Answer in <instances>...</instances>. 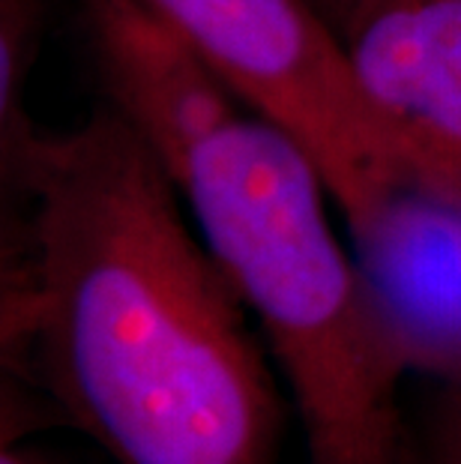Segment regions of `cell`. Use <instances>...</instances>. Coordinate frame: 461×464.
<instances>
[{
    "label": "cell",
    "mask_w": 461,
    "mask_h": 464,
    "mask_svg": "<svg viewBox=\"0 0 461 464\" xmlns=\"http://www.w3.org/2000/svg\"><path fill=\"white\" fill-rule=\"evenodd\" d=\"M31 362L114 464H276L282 392L178 186L114 108L39 130Z\"/></svg>",
    "instance_id": "1"
},
{
    "label": "cell",
    "mask_w": 461,
    "mask_h": 464,
    "mask_svg": "<svg viewBox=\"0 0 461 464\" xmlns=\"http://www.w3.org/2000/svg\"><path fill=\"white\" fill-rule=\"evenodd\" d=\"M168 177L291 390L309 464H399L414 374L309 153L243 108L195 138Z\"/></svg>",
    "instance_id": "2"
},
{
    "label": "cell",
    "mask_w": 461,
    "mask_h": 464,
    "mask_svg": "<svg viewBox=\"0 0 461 464\" xmlns=\"http://www.w3.org/2000/svg\"><path fill=\"white\" fill-rule=\"evenodd\" d=\"M234 96L315 162L348 231L405 180L351 75L341 39L306 0H144Z\"/></svg>",
    "instance_id": "3"
},
{
    "label": "cell",
    "mask_w": 461,
    "mask_h": 464,
    "mask_svg": "<svg viewBox=\"0 0 461 464\" xmlns=\"http://www.w3.org/2000/svg\"><path fill=\"white\" fill-rule=\"evenodd\" d=\"M336 34L405 186L461 210V0H354Z\"/></svg>",
    "instance_id": "4"
},
{
    "label": "cell",
    "mask_w": 461,
    "mask_h": 464,
    "mask_svg": "<svg viewBox=\"0 0 461 464\" xmlns=\"http://www.w3.org/2000/svg\"><path fill=\"white\" fill-rule=\"evenodd\" d=\"M351 255L410 374L461 383V210L401 186Z\"/></svg>",
    "instance_id": "5"
},
{
    "label": "cell",
    "mask_w": 461,
    "mask_h": 464,
    "mask_svg": "<svg viewBox=\"0 0 461 464\" xmlns=\"http://www.w3.org/2000/svg\"><path fill=\"white\" fill-rule=\"evenodd\" d=\"M82 15L108 108L165 171L195 138L246 108L144 0H82Z\"/></svg>",
    "instance_id": "6"
},
{
    "label": "cell",
    "mask_w": 461,
    "mask_h": 464,
    "mask_svg": "<svg viewBox=\"0 0 461 464\" xmlns=\"http://www.w3.org/2000/svg\"><path fill=\"white\" fill-rule=\"evenodd\" d=\"M48 0H0V246H27L39 126L27 91L45 36Z\"/></svg>",
    "instance_id": "7"
},
{
    "label": "cell",
    "mask_w": 461,
    "mask_h": 464,
    "mask_svg": "<svg viewBox=\"0 0 461 464\" xmlns=\"http://www.w3.org/2000/svg\"><path fill=\"white\" fill-rule=\"evenodd\" d=\"M399 464H461V387L426 381L417 404L405 396Z\"/></svg>",
    "instance_id": "8"
},
{
    "label": "cell",
    "mask_w": 461,
    "mask_h": 464,
    "mask_svg": "<svg viewBox=\"0 0 461 464\" xmlns=\"http://www.w3.org/2000/svg\"><path fill=\"white\" fill-rule=\"evenodd\" d=\"M39 288L27 246H0V357L31 353Z\"/></svg>",
    "instance_id": "9"
},
{
    "label": "cell",
    "mask_w": 461,
    "mask_h": 464,
    "mask_svg": "<svg viewBox=\"0 0 461 464\" xmlns=\"http://www.w3.org/2000/svg\"><path fill=\"white\" fill-rule=\"evenodd\" d=\"M27 362L31 353L0 357V443L24 440V434H34L54 420L31 387Z\"/></svg>",
    "instance_id": "10"
},
{
    "label": "cell",
    "mask_w": 461,
    "mask_h": 464,
    "mask_svg": "<svg viewBox=\"0 0 461 464\" xmlns=\"http://www.w3.org/2000/svg\"><path fill=\"white\" fill-rule=\"evenodd\" d=\"M306 4H312V9H315L332 31H339V24L345 22L348 9L354 6V0H306Z\"/></svg>",
    "instance_id": "11"
},
{
    "label": "cell",
    "mask_w": 461,
    "mask_h": 464,
    "mask_svg": "<svg viewBox=\"0 0 461 464\" xmlns=\"http://www.w3.org/2000/svg\"><path fill=\"white\" fill-rule=\"evenodd\" d=\"M0 464H48L45 459L34 456L22 447V440H9L0 443Z\"/></svg>",
    "instance_id": "12"
},
{
    "label": "cell",
    "mask_w": 461,
    "mask_h": 464,
    "mask_svg": "<svg viewBox=\"0 0 461 464\" xmlns=\"http://www.w3.org/2000/svg\"><path fill=\"white\" fill-rule=\"evenodd\" d=\"M458 387H461V383H458Z\"/></svg>",
    "instance_id": "13"
}]
</instances>
